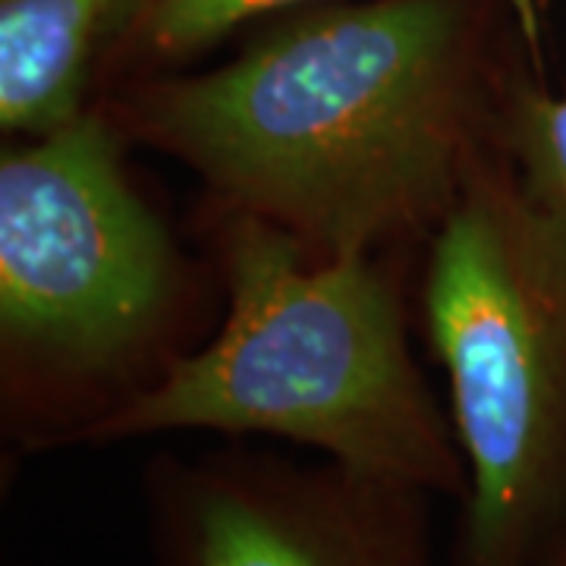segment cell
I'll return each mask as SVG.
<instances>
[{"mask_svg":"<svg viewBox=\"0 0 566 566\" xmlns=\"http://www.w3.org/2000/svg\"><path fill=\"white\" fill-rule=\"evenodd\" d=\"M494 0L305 10L199 73L107 88L129 145L182 164L205 208L290 233L315 262L424 249L491 148L516 63Z\"/></svg>","mask_w":566,"mask_h":566,"instance_id":"obj_1","label":"cell"},{"mask_svg":"<svg viewBox=\"0 0 566 566\" xmlns=\"http://www.w3.org/2000/svg\"><path fill=\"white\" fill-rule=\"evenodd\" d=\"M227 312L76 444L167 431L277 438L324 460L463 501L450 416L409 346L412 249L315 262L271 223L205 208Z\"/></svg>","mask_w":566,"mask_h":566,"instance_id":"obj_2","label":"cell"},{"mask_svg":"<svg viewBox=\"0 0 566 566\" xmlns=\"http://www.w3.org/2000/svg\"><path fill=\"white\" fill-rule=\"evenodd\" d=\"M98 104L0 155V406L25 450L70 447L182 349L189 264Z\"/></svg>","mask_w":566,"mask_h":566,"instance_id":"obj_3","label":"cell"},{"mask_svg":"<svg viewBox=\"0 0 566 566\" xmlns=\"http://www.w3.org/2000/svg\"><path fill=\"white\" fill-rule=\"evenodd\" d=\"M422 322L465 460L453 566H542L566 523V223L494 145L424 245Z\"/></svg>","mask_w":566,"mask_h":566,"instance_id":"obj_4","label":"cell"},{"mask_svg":"<svg viewBox=\"0 0 566 566\" xmlns=\"http://www.w3.org/2000/svg\"><path fill=\"white\" fill-rule=\"evenodd\" d=\"M428 491L227 444L145 475L155 566H431Z\"/></svg>","mask_w":566,"mask_h":566,"instance_id":"obj_5","label":"cell"},{"mask_svg":"<svg viewBox=\"0 0 566 566\" xmlns=\"http://www.w3.org/2000/svg\"><path fill=\"white\" fill-rule=\"evenodd\" d=\"M145 0H0V126L35 139L85 114Z\"/></svg>","mask_w":566,"mask_h":566,"instance_id":"obj_6","label":"cell"},{"mask_svg":"<svg viewBox=\"0 0 566 566\" xmlns=\"http://www.w3.org/2000/svg\"><path fill=\"white\" fill-rule=\"evenodd\" d=\"M305 3L315 0H145L104 63L98 95L120 82L174 73L245 22Z\"/></svg>","mask_w":566,"mask_h":566,"instance_id":"obj_7","label":"cell"},{"mask_svg":"<svg viewBox=\"0 0 566 566\" xmlns=\"http://www.w3.org/2000/svg\"><path fill=\"white\" fill-rule=\"evenodd\" d=\"M491 145L535 202L566 223V95L513 63L494 111Z\"/></svg>","mask_w":566,"mask_h":566,"instance_id":"obj_8","label":"cell"},{"mask_svg":"<svg viewBox=\"0 0 566 566\" xmlns=\"http://www.w3.org/2000/svg\"><path fill=\"white\" fill-rule=\"evenodd\" d=\"M542 566H566V523L560 528V535H557V542L551 547V554L545 557V564Z\"/></svg>","mask_w":566,"mask_h":566,"instance_id":"obj_9","label":"cell"}]
</instances>
